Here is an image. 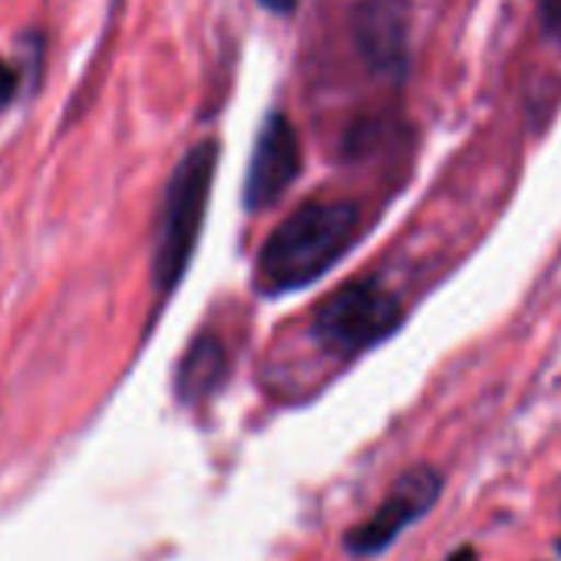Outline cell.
Wrapping results in <instances>:
<instances>
[{
    "mask_svg": "<svg viewBox=\"0 0 561 561\" xmlns=\"http://www.w3.org/2000/svg\"><path fill=\"white\" fill-rule=\"evenodd\" d=\"M228 370H231V357H228V347L218 334H198L179 370H175V393L182 403L195 407L202 400H208L211 393H218L228 380Z\"/></svg>",
    "mask_w": 561,
    "mask_h": 561,
    "instance_id": "52a82bcc",
    "label": "cell"
},
{
    "mask_svg": "<svg viewBox=\"0 0 561 561\" xmlns=\"http://www.w3.org/2000/svg\"><path fill=\"white\" fill-rule=\"evenodd\" d=\"M257 4L267 8V11H274V14H295L301 0H257Z\"/></svg>",
    "mask_w": 561,
    "mask_h": 561,
    "instance_id": "30bf717a",
    "label": "cell"
},
{
    "mask_svg": "<svg viewBox=\"0 0 561 561\" xmlns=\"http://www.w3.org/2000/svg\"><path fill=\"white\" fill-rule=\"evenodd\" d=\"M558 551H561V541H558Z\"/></svg>",
    "mask_w": 561,
    "mask_h": 561,
    "instance_id": "7c38bea8",
    "label": "cell"
},
{
    "mask_svg": "<svg viewBox=\"0 0 561 561\" xmlns=\"http://www.w3.org/2000/svg\"><path fill=\"white\" fill-rule=\"evenodd\" d=\"M439 495H443L439 469H433L426 462L407 469L393 482V489L383 495L377 512H370L360 525H354L344 535V548L357 558H374V554L387 551L410 525H416L426 512H433Z\"/></svg>",
    "mask_w": 561,
    "mask_h": 561,
    "instance_id": "277c9868",
    "label": "cell"
},
{
    "mask_svg": "<svg viewBox=\"0 0 561 561\" xmlns=\"http://www.w3.org/2000/svg\"><path fill=\"white\" fill-rule=\"evenodd\" d=\"M18 87H21V73L14 64H8L0 57V110H8L18 96Z\"/></svg>",
    "mask_w": 561,
    "mask_h": 561,
    "instance_id": "ba28073f",
    "label": "cell"
},
{
    "mask_svg": "<svg viewBox=\"0 0 561 561\" xmlns=\"http://www.w3.org/2000/svg\"><path fill=\"white\" fill-rule=\"evenodd\" d=\"M446 561H479V554H476V548H469V545H462V548H456Z\"/></svg>",
    "mask_w": 561,
    "mask_h": 561,
    "instance_id": "8fae6325",
    "label": "cell"
},
{
    "mask_svg": "<svg viewBox=\"0 0 561 561\" xmlns=\"http://www.w3.org/2000/svg\"><path fill=\"white\" fill-rule=\"evenodd\" d=\"M351 31L370 73L403 77L410 60V0H357Z\"/></svg>",
    "mask_w": 561,
    "mask_h": 561,
    "instance_id": "8992f818",
    "label": "cell"
},
{
    "mask_svg": "<svg viewBox=\"0 0 561 561\" xmlns=\"http://www.w3.org/2000/svg\"><path fill=\"white\" fill-rule=\"evenodd\" d=\"M364 215L351 198H311L280 221L257 251L254 288L280 298L321 280L360 238Z\"/></svg>",
    "mask_w": 561,
    "mask_h": 561,
    "instance_id": "6da1fadb",
    "label": "cell"
},
{
    "mask_svg": "<svg viewBox=\"0 0 561 561\" xmlns=\"http://www.w3.org/2000/svg\"><path fill=\"white\" fill-rule=\"evenodd\" d=\"M305 169V146L295 123L285 113H271L254 139V152L244 175V208L251 215L271 208Z\"/></svg>",
    "mask_w": 561,
    "mask_h": 561,
    "instance_id": "5b68a950",
    "label": "cell"
},
{
    "mask_svg": "<svg viewBox=\"0 0 561 561\" xmlns=\"http://www.w3.org/2000/svg\"><path fill=\"white\" fill-rule=\"evenodd\" d=\"M215 169H218V142L205 139L182 156V162L175 165L165 185L159 225H156V244H152V285L159 298H169L185 277V267L195 254L205 225Z\"/></svg>",
    "mask_w": 561,
    "mask_h": 561,
    "instance_id": "7a4b0ae2",
    "label": "cell"
},
{
    "mask_svg": "<svg viewBox=\"0 0 561 561\" xmlns=\"http://www.w3.org/2000/svg\"><path fill=\"white\" fill-rule=\"evenodd\" d=\"M403 324V301L377 274H360L331 291L314 318L311 337L337 357H357L393 337Z\"/></svg>",
    "mask_w": 561,
    "mask_h": 561,
    "instance_id": "3957f363",
    "label": "cell"
},
{
    "mask_svg": "<svg viewBox=\"0 0 561 561\" xmlns=\"http://www.w3.org/2000/svg\"><path fill=\"white\" fill-rule=\"evenodd\" d=\"M538 18H541V31H545L554 44H561V0H541Z\"/></svg>",
    "mask_w": 561,
    "mask_h": 561,
    "instance_id": "9c48e42d",
    "label": "cell"
}]
</instances>
